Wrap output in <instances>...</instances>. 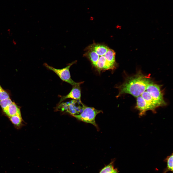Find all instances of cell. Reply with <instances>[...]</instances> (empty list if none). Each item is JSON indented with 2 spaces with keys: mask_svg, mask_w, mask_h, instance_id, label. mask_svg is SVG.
Listing matches in <instances>:
<instances>
[{
  "mask_svg": "<svg viewBox=\"0 0 173 173\" xmlns=\"http://www.w3.org/2000/svg\"><path fill=\"white\" fill-rule=\"evenodd\" d=\"M9 118L10 121L16 128H19L22 125L23 120L21 115L17 114Z\"/></svg>",
  "mask_w": 173,
  "mask_h": 173,
  "instance_id": "11",
  "label": "cell"
},
{
  "mask_svg": "<svg viewBox=\"0 0 173 173\" xmlns=\"http://www.w3.org/2000/svg\"><path fill=\"white\" fill-rule=\"evenodd\" d=\"M76 61H74L68 64L66 67L61 69H58L50 66L46 63H44V65L48 69L55 72L63 81L73 86L78 84H81L83 82H76L74 81L71 78L69 69L71 66L76 63Z\"/></svg>",
  "mask_w": 173,
  "mask_h": 173,
  "instance_id": "3",
  "label": "cell"
},
{
  "mask_svg": "<svg viewBox=\"0 0 173 173\" xmlns=\"http://www.w3.org/2000/svg\"><path fill=\"white\" fill-rule=\"evenodd\" d=\"M3 111L9 117L17 114L21 115L20 109L15 103L13 102L7 108Z\"/></svg>",
  "mask_w": 173,
  "mask_h": 173,
  "instance_id": "9",
  "label": "cell"
},
{
  "mask_svg": "<svg viewBox=\"0 0 173 173\" xmlns=\"http://www.w3.org/2000/svg\"><path fill=\"white\" fill-rule=\"evenodd\" d=\"M12 102L9 98L0 100V105L3 111L7 108Z\"/></svg>",
  "mask_w": 173,
  "mask_h": 173,
  "instance_id": "13",
  "label": "cell"
},
{
  "mask_svg": "<svg viewBox=\"0 0 173 173\" xmlns=\"http://www.w3.org/2000/svg\"><path fill=\"white\" fill-rule=\"evenodd\" d=\"M115 160L113 159L108 164L102 168L99 173H119L117 169L114 167Z\"/></svg>",
  "mask_w": 173,
  "mask_h": 173,
  "instance_id": "10",
  "label": "cell"
},
{
  "mask_svg": "<svg viewBox=\"0 0 173 173\" xmlns=\"http://www.w3.org/2000/svg\"><path fill=\"white\" fill-rule=\"evenodd\" d=\"M173 154L167 156L165 159V161L167 163V167L164 170L163 173H166L168 171L173 172Z\"/></svg>",
  "mask_w": 173,
  "mask_h": 173,
  "instance_id": "12",
  "label": "cell"
},
{
  "mask_svg": "<svg viewBox=\"0 0 173 173\" xmlns=\"http://www.w3.org/2000/svg\"><path fill=\"white\" fill-rule=\"evenodd\" d=\"M146 90L161 106L166 105L167 104L164 99L163 94L159 85L154 84L152 82L148 86Z\"/></svg>",
  "mask_w": 173,
  "mask_h": 173,
  "instance_id": "5",
  "label": "cell"
},
{
  "mask_svg": "<svg viewBox=\"0 0 173 173\" xmlns=\"http://www.w3.org/2000/svg\"><path fill=\"white\" fill-rule=\"evenodd\" d=\"M152 82L148 76L138 73L126 79L123 83L117 87L119 93L116 97L127 93L137 97L145 91L148 86Z\"/></svg>",
  "mask_w": 173,
  "mask_h": 173,
  "instance_id": "1",
  "label": "cell"
},
{
  "mask_svg": "<svg viewBox=\"0 0 173 173\" xmlns=\"http://www.w3.org/2000/svg\"><path fill=\"white\" fill-rule=\"evenodd\" d=\"M8 98H9L8 95L0 85V101Z\"/></svg>",
  "mask_w": 173,
  "mask_h": 173,
  "instance_id": "14",
  "label": "cell"
},
{
  "mask_svg": "<svg viewBox=\"0 0 173 173\" xmlns=\"http://www.w3.org/2000/svg\"><path fill=\"white\" fill-rule=\"evenodd\" d=\"M136 108L139 111L140 117L144 115L147 111L149 110L147 103L141 95L137 97Z\"/></svg>",
  "mask_w": 173,
  "mask_h": 173,
  "instance_id": "8",
  "label": "cell"
},
{
  "mask_svg": "<svg viewBox=\"0 0 173 173\" xmlns=\"http://www.w3.org/2000/svg\"><path fill=\"white\" fill-rule=\"evenodd\" d=\"M102 112L101 110H98L94 107L86 106L83 105L82 112L79 114L74 117L81 121L91 124L98 129V126L95 121V117L98 114Z\"/></svg>",
  "mask_w": 173,
  "mask_h": 173,
  "instance_id": "2",
  "label": "cell"
},
{
  "mask_svg": "<svg viewBox=\"0 0 173 173\" xmlns=\"http://www.w3.org/2000/svg\"><path fill=\"white\" fill-rule=\"evenodd\" d=\"M141 96L146 101L148 106L149 110L152 111L154 113L155 112V110L156 108L161 106L153 99L149 93L147 91L144 92Z\"/></svg>",
  "mask_w": 173,
  "mask_h": 173,
  "instance_id": "7",
  "label": "cell"
},
{
  "mask_svg": "<svg viewBox=\"0 0 173 173\" xmlns=\"http://www.w3.org/2000/svg\"><path fill=\"white\" fill-rule=\"evenodd\" d=\"M77 100H73L66 103H61L58 105L57 109L62 111L69 113L74 116L79 114L82 111L83 104L78 105L80 102L77 105Z\"/></svg>",
  "mask_w": 173,
  "mask_h": 173,
  "instance_id": "4",
  "label": "cell"
},
{
  "mask_svg": "<svg viewBox=\"0 0 173 173\" xmlns=\"http://www.w3.org/2000/svg\"><path fill=\"white\" fill-rule=\"evenodd\" d=\"M80 84L73 86L72 90L69 93L65 96H62L61 98L58 105L68 99H71L81 101V92L80 87Z\"/></svg>",
  "mask_w": 173,
  "mask_h": 173,
  "instance_id": "6",
  "label": "cell"
}]
</instances>
